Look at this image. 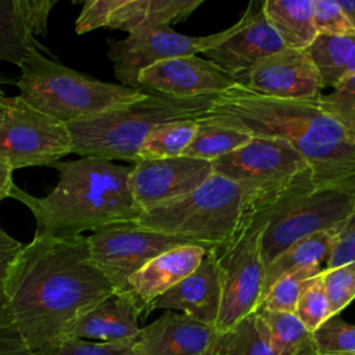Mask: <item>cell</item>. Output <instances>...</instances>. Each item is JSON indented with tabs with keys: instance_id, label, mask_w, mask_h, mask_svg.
<instances>
[{
	"instance_id": "d6a6232c",
	"label": "cell",
	"mask_w": 355,
	"mask_h": 355,
	"mask_svg": "<svg viewBox=\"0 0 355 355\" xmlns=\"http://www.w3.org/2000/svg\"><path fill=\"white\" fill-rule=\"evenodd\" d=\"M318 355H355V324L331 316L313 331Z\"/></svg>"
},
{
	"instance_id": "ac0fdd59",
	"label": "cell",
	"mask_w": 355,
	"mask_h": 355,
	"mask_svg": "<svg viewBox=\"0 0 355 355\" xmlns=\"http://www.w3.org/2000/svg\"><path fill=\"white\" fill-rule=\"evenodd\" d=\"M219 334L212 324L168 311L141 327L136 343L143 355H212Z\"/></svg>"
},
{
	"instance_id": "7c38bea8",
	"label": "cell",
	"mask_w": 355,
	"mask_h": 355,
	"mask_svg": "<svg viewBox=\"0 0 355 355\" xmlns=\"http://www.w3.org/2000/svg\"><path fill=\"white\" fill-rule=\"evenodd\" d=\"M234 31L236 24L218 33L187 36L178 33L171 25H158L129 33L122 40H108L107 55L114 64V75L121 85L137 89V78L143 69L159 61L204 54Z\"/></svg>"
},
{
	"instance_id": "6da1fadb",
	"label": "cell",
	"mask_w": 355,
	"mask_h": 355,
	"mask_svg": "<svg viewBox=\"0 0 355 355\" xmlns=\"http://www.w3.org/2000/svg\"><path fill=\"white\" fill-rule=\"evenodd\" d=\"M114 293L87 236L35 233L14 258L0 311V348L49 355L75 322Z\"/></svg>"
},
{
	"instance_id": "b9f144b4",
	"label": "cell",
	"mask_w": 355,
	"mask_h": 355,
	"mask_svg": "<svg viewBox=\"0 0 355 355\" xmlns=\"http://www.w3.org/2000/svg\"><path fill=\"white\" fill-rule=\"evenodd\" d=\"M6 96H4V92H3V89H1V86H0V100H3Z\"/></svg>"
},
{
	"instance_id": "e0dca14e",
	"label": "cell",
	"mask_w": 355,
	"mask_h": 355,
	"mask_svg": "<svg viewBox=\"0 0 355 355\" xmlns=\"http://www.w3.org/2000/svg\"><path fill=\"white\" fill-rule=\"evenodd\" d=\"M252 6L251 3L236 22V31L229 37L204 53L207 60L226 71L233 79L284 47L261 7L254 11Z\"/></svg>"
},
{
	"instance_id": "2e32d148",
	"label": "cell",
	"mask_w": 355,
	"mask_h": 355,
	"mask_svg": "<svg viewBox=\"0 0 355 355\" xmlns=\"http://www.w3.org/2000/svg\"><path fill=\"white\" fill-rule=\"evenodd\" d=\"M237 85L216 64L198 55L159 61L139 73L137 89L178 98L219 94Z\"/></svg>"
},
{
	"instance_id": "8d00e7d4",
	"label": "cell",
	"mask_w": 355,
	"mask_h": 355,
	"mask_svg": "<svg viewBox=\"0 0 355 355\" xmlns=\"http://www.w3.org/2000/svg\"><path fill=\"white\" fill-rule=\"evenodd\" d=\"M348 262H355V212L348 218L338 232L326 268H336Z\"/></svg>"
},
{
	"instance_id": "d590c367",
	"label": "cell",
	"mask_w": 355,
	"mask_h": 355,
	"mask_svg": "<svg viewBox=\"0 0 355 355\" xmlns=\"http://www.w3.org/2000/svg\"><path fill=\"white\" fill-rule=\"evenodd\" d=\"M313 22L318 35L355 36L337 0H313Z\"/></svg>"
},
{
	"instance_id": "277c9868",
	"label": "cell",
	"mask_w": 355,
	"mask_h": 355,
	"mask_svg": "<svg viewBox=\"0 0 355 355\" xmlns=\"http://www.w3.org/2000/svg\"><path fill=\"white\" fill-rule=\"evenodd\" d=\"M215 96L178 98L144 93L129 104L65 123L71 135L72 154L136 162L139 150L153 128L171 121L198 118Z\"/></svg>"
},
{
	"instance_id": "5b68a950",
	"label": "cell",
	"mask_w": 355,
	"mask_h": 355,
	"mask_svg": "<svg viewBox=\"0 0 355 355\" xmlns=\"http://www.w3.org/2000/svg\"><path fill=\"white\" fill-rule=\"evenodd\" d=\"M21 97L40 112L69 123L129 104L144 92L83 75L31 47L19 64Z\"/></svg>"
},
{
	"instance_id": "60d3db41",
	"label": "cell",
	"mask_w": 355,
	"mask_h": 355,
	"mask_svg": "<svg viewBox=\"0 0 355 355\" xmlns=\"http://www.w3.org/2000/svg\"><path fill=\"white\" fill-rule=\"evenodd\" d=\"M0 355H33L25 349H11V348H0Z\"/></svg>"
},
{
	"instance_id": "5bb4252c",
	"label": "cell",
	"mask_w": 355,
	"mask_h": 355,
	"mask_svg": "<svg viewBox=\"0 0 355 355\" xmlns=\"http://www.w3.org/2000/svg\"><path fill=\"white\" fill-rule=\"evenodd\" d=\"M202 0H86L75 21L78 35L105 26L128 33L187 18Z\"/></svg>"
},
{
	"instance_id": "836d02e7",
	"label": "cell",
	"mask_w": 355,
	"mask_h": 355,
	"mask_svg": "<svg viewBox=\"0 0 355 355\" xmlns=\"http://www.w3.org/2000/svg\"><path fill=\"white\" fill-rule=\"evenodd\" d=\"M320 273L312 280H309V283L305 286L295 308L297 318L311 331H315L320 324H323L327 319L331 318Z\"/></svg>"
},
{
	"instance_id": "74e56055",
	"label": "cell",
	"mask_w": 355,
	"mask_h": 355,
	"mask_svg": "<svg viewBox=\"0 0 355 355\" xmlns=\"http://www.w3.org/2000/svg\"><path fill=\"white\" fill-rule=\"evenodd\" d=\"M22 243L11 237L1 226H0V311L4 301L6 291V280L10 270V266L22 248Z\"/></svg>"
},
{
	"instance_id": "83f0119b",
	"label": "cell",
	"mask_w": 355,
	"mask_h": 355,
	"mask_svg": "<svg viewBox=\"0 0 355 355\" xmlns=\"http://www.w3.org/2000/svg\"><path fill=\"white\" fill-rule=\"evenodd\" d=\"M196 122L197 129L194 137L184 150L183 157L212 162L236 151L251 140V136L227 126L202 121Z\"/></svg>"
},
{
	"instance_id": "52a82bcc",
	"label": "cell",
	"mask_w": 355,
	"mask_h": 355,
	"mask_svg": "<svg viewBox=\"0 0 355 355\" xmlns=\"http://www.w3.org/2000/svg\"><path fill=\"white\" fill-rule=\"evenodd\" d=\"M214 172L239 184L250 209H268L316 184L309 164L286 141L251 137L236 151L211 162Z\"/></svg>"
},
{
	"instance_id": "d6986e66",
	"label": "cell",
	"mask_w": 355,
	"mask_h": 355,
	"mask_svg": "<svg viewBox=\"0 0 355 355\" xmlns=\"http://www.w3.org/2000/svg\"><path fill=\"white\" fill-rule=\"evenodd\" d=\"M220 306V282L216 257L207 250L200 265L182 282L175 284L150 306L154 309L182 311L183 315L215 326Z\"/></svg>"
},
{
	"instance_id": "4fadbf2b",
	"label": "cell",
	"mask_w": 355,
	"mask_h": 355,
	"mask_svg": "<svg viewBox=\"0 0 355 355\" xmlns=\"http://www.w3.org/2000/svg\"><path fill=\"white\" fill-rule=\"evenodd\" d=\"M209 161L175 157L162 159H139L130 171V190L141 212L178 200L194 191L212 175Z\"/></svg>"
},
{
	"instance_id": "603a6c76",
	"label": "cell",
	"mask_w": 355,
	"mask_h": 355,
	"mask_svg": "<svg viewBox=\"0 0 355 355\" xmlns=\"http://www.w3.org/2000/svg\"><path fill=\"white\" fill-rule=\"evenodd\" d=\"M261 10L284 47L306 50L318 36L313 0H266Z\"/></svg>"
},
{
	"instance_id": "e575fe53",
	"label": "cell",
	"mask_w": 355,
	"mask_h": 355,
	"mask_svg": "<svg viewBox=\"0 0 355 355\" xmlns=\"http://www.w3.org/2000/svg\"><path fill=\"white\" fill-rule=\"evenodd\" d=\"M49 355H143L136 338L115 343H90L79 338L61 341Z\"/></svg>"
},
{
	"instance_id": "484cf974",
	"label": "cell",
	"mask_w": 355,
	"mask_h": 355,
	"mask_svg": "<svg viewBox=\"0 0 355 355\" xmlns=\"http://www.w3.org/2000/svg\"><path fill=\"white\" fill-rule=\"evenodd\" d=\"M355 36L318 35L306 49L316 67L323 87H336L348 76V64L354 50Z\"/></svg>"
},
{
	"instance_id": "ab89813d",
	"label": "cell",
	"mask_w": 355,
	"mask_h": 355,
	"mask_svg": "<svg viewBox=\"0 0 355 355\" xmlns=\"http://www.w3.org/2000/svg\"><path fill=\"white\" fill-rule=\"evenodd\" d=\"M340 8L343 10L344 15L347 17L348 22L351 24V26L355 29V1H351V0H337Z\"/></svg>"
},
{
	"instance_id": "8fae6325",
	"label": "cell",
	"mask_w": 355,
	"mask_h": 355,
	"mask_svg": "<svg viewBox=\"0 0 355 355\" xmlns=\"http://www.w3.org/2000/svg\"><path fill=\"white\" fill-rule=\"evenodd\" d=\"M96 268L112 286L114 291H129L128 282L140 268L157 255L187 240L168 236L137 225L135 220L103 226L87 236Z\"/></svg>"
},
{
	"instance_id": "ba28073f",
	"label": "cell",
	"mask_w": 355,
	"mask_h": 355,
	"mask_svg": "<svg viewBox=\"0 0 355 355\" xmlns=\"http://www.w3.org/2000/svg\"><path fill=\"white\" fill-rule=\"evenodd\" d=\"M355 212V175L316 183L270 208L262 233L266 266L295 241L320 232L341 229Z\"/></svg>"
},
{
	"instance_id": "3957f363",
	"label": "cell",
	"mask_w": 355,
	"mask_h": 355,
	"mask_svg": "<svg viewBox=\"0 0 355 355\" xmlns=\"http://www.w3.org/2000/svg\"><path fill=\"white\" fill-rule=\"evenodd\" d=\"M58 183L46 197H33L14 184L10 197L35 216L36 233L71 237L103 226L136 220L141 214L130 190L132 166L80 157L57 161Z\"/></svg>"
},
{
	"instance_id": "9c48e42d",
	"label": "cell",
	"mask_w": 355,
	"mask_h": 355,
	"mask_svg": "<svg viewBox=\"0 0 355 355\" xmlns=\"http://www.w3.org/2000/svg\"><path fill=\"white\" fill-rule=\"evenodd\" d=\"M269 212L270 208H248L234 237L223 247L212 248L220 282V306L215 323L220 333L255 312L261 304L265 280L261 240Z\"/></svg>"
},
{
	"instance_id": "4316f807",
	"label": "cell",
	"mask_w": 355,
	"mask_h": 355,
	"mask_svg": "<svg viewBox=\"0 0 355 355\" xmlns=\"http://www.w3.org/2000/svg\"><path fill=\"white\" fill-rule=\"evenodd\" d=\"M212 355H275L268 327L255 311L237 324L222 331Z\"/></svg>"
},
{
	"instance_id": "1f68e13d",
	"label": "cell",
	"mask_w": 355,
	"mask_h": 355,
	"mask_svg": "<svg viewBox=\"0 0 355 355\" xmlns=\"http://www.w3.org/2000/svg\"><path fill=\"white\" fill-rule=\"evenodd\" d=\"M330 315H338L355 300V262L324 268L320 273Z\"/></svg>"
},
{
	"instance_id": "cb8c5ba5",
	"label": "cell",
	"mask_w": 355,
	"mask_h": 355,
	"mask_svg": "<svg viewBox=\"0 0 355 355\" xmlns=\"http://www.w3.org/2000/svg\"><path fill=\"white\" fill-rule=\"evenodd\" d=\"M338 232L340 229L306 236L279 254L265 269L261 301L268 294L273 283L284 275L326 262L334 247Z\"/></svg>"
},
{
	"instance_id": "7402d4cb",
	"label": "cell",
	"mask_w": 355,
	"mask_h": 355,
	"mask_svg": "<svg viewBox=\"0 0 355 355\" xmlns=\"http://www.w3.org/2000/svg\"><path fill=\"white\" fill-rule=\"evenodd\" d=\"M141 313L144 311L132 293L114 291L75 322L68 338H97L100 343L133 340L141 329Z\"/></svg>"
},
{
	"instance_id": "7a4b0ae2",
	"label": "cell",
	"mask_w": 355,
	"mask_h": 355,
	"mask_svg": "<svg viewBox=\"0 0 355 355\" xmlns=\"http://www.w3.org/2000/svg\"><path fill=\"white\" fill-rule=\"evenodd\" d=\"M196 121L288 143L309 164L316 183L355 175V139L320 110L318 98H275L234 85Z\"/></svg>"
},
{
	"instance_id": "f35d334b",
	"label": "cell",
	"mask_w": 355,
	"mask_h": 355,
	"mask_svg": "<svg viewBox=\"0 0 355 355\" xmlns=\"http://www.w3.org/2000/svg\"><path fill=\"white\" fill-rule=\"evenodd\" d=\"M14 169L3 159H0V201L10 197V193L14 187L12 180Z\"/></svg>"
},
{
	"instance_id": "d4e9b609",
	"label": "cell",
	"mask_w": 355,
	"mask_h": 355,
	"mask_svg": "<svg viewBox=\"0 0 355 355\" xmlns=\"http://www.w3.org/2000/svg\"><path fill=\"white\" fill-rule=\"evenodd\" d=\"M263 319L275 355H318V348L311 331L295 313L270 312L257 309Z\"/></svg>"
},
{
	"instance_id": "ffe728a7",
	"label": "cell",
	"mask_w": 355,
	"mask_h": 355,
	"mask_svg": "<svg viewBox=\"0 0 355 355\" xmlns=\"http://www.w3.org/2000/svg\"><path fill=\"white\" fill-rule=\"evenodd\" d=\"M54 0H0V62L19 67L31 47L50 51L36 36L47 35V19Z\"/></svg>"
},
{
	"instance_id": "30bf717a",
	"label": "cell",
	"mask_w": 355,
	"mask_h": 355,
	"mask_svg": "<svg viewBox=\"0 0 355 355\" xmlns=\"http://www.w3.org/2000/svg\"><path fill=\"white\" fill-rule=\"evenodd\" d=\"M72 154L65 123L40 112L21 96L0 100V159L12 169L50 166Z\"/></svg>"
},
{
	"instance_id": "4dcf8cb0",
	"label": "cell",
	"mask_w": 355,
	"mask_h": 355,
	"mask_svg": "<svg viewBox=\"0 0 355 355\" xmlns=\"http://www.w3.org/2000/svg\"><path fill=\"white\" fill-rule=\"evenodd\" d=\"M318 104L355 139V73L343 79L331 93L320 96Z\"/></svg>"
},
{
	"instance_id": "f1b7e54d",
	"label": "cell",
	"mask_w": 355,
	"mask_h": 355,
	"mask_svg": "<svg viewBox=\"0 0 355 355\" xmlns=\"http://www.w3.org/2000/svg\"><path fill=\"white\" fill-rule=\"evenodd\" d=\"M196 129V119H180L157 125L144 139L137 161L182 157L193 140Z\"/></svg>"
},
{
	"instance_id": "8992f818",
	"label": "cell",
	"mask_w": 355,
	"mask_h": 355,
	"mask_svg": "<svg viewBox=\"0 0 355 355\" xmlns=\"http://www.w3.org/2000/svg\"><path fill=\"white\" fill-rule=\"evenodd\" d=\"M248 212L243 189L214 173L194 191L139 215L137 225L207 250L227 244Z\"/></svg>"
},
{
	"instance_id": "f546056e",
	"label": "cell",
	"mask_w": 355,
	"mask_h": 355,
	"mask_svg": "<svg viewBox=\"0 0 355 355\" xmlns=\"http://www.w3.org/2000/svg\"><path fill=\"white\" fill-rule=\"evenodd\" d=\"M322 270L323 268L318 265L284 275L283 277L273 283V286L269 288L268 294L263 297L258 308L270 312L295 313L300 295L304 291L305 286Z\"/></svg>"
},
{
	"instance_id": "9a60e30c",
	"label": "cell",
	"mask_w": 355,
	"mask_h": 355,
	"mask_svg": "<svg viewBox=\"0 0 355 355\" xmlns=\"http://www.w3.org/2000/svg\"><path fill=\"white\" fill-rule=\"evenodd\" d=\"M250 92L286 100H316L323 83L306 50L283 47L234 78Z\"/></svg>"
},
{
	"instance_id": "44dd1931",
	"label": "cell",
	"mask_w": 355,
	"mask_h": 355,
	"mask_svg": "<svg viewBox=\"0 0 355 355\" xmlns=\"http://www.w3.org/2000/svg\"><path fill=\"white\" fill-rule=\"evenodd\" d=\"M207 248L196 244L173 247L140 268L128 282L129 293L136 298L144 311L150 312L151 304L187 277L201 262Z\"/></svg>"
}]
</instances>
